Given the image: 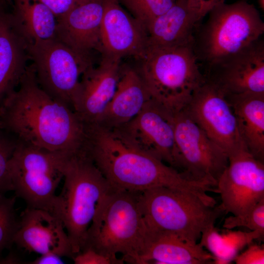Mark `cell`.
Here are the masks:
<instances>
[{"mask_svg":"<svg viewBox=\"0 0 264 264\" xmlns=\"http://www.w3.org/2000/svg\"><path fill=\"white\" fill-rule=\"evenodd\" d=\"M214 258L199 243L169 231L149 230L133 264H207Z\"/></svg>","mask_w":264,"mask_h":264,"instance_id":"19","label":"cell"},{"mask_svg":"<svg viewBox=\"0 0 264 264\" xmlns=\"http://www.w3.org/2000/svg\"><path fill=\"white\" fill-rule=\"evenodd\" d=\"M139 193L113 188L105 197L88 230L82 250L90 248L112 258L120 253L125 262L134 263L148 232L139 205Z\"/></svg>","mask_w":264,"mask_h":264,"instance_id":"5","label":"cell"},{"mask_svg":"<svg viewBox=\"0 0 264 264\" xmlns=\"http://www.w3.org/2000/svg\"><path fill=\"white\" fill-rule=\"evenodd\" d=\"M85 148L94 163L115 189L141 192L165 186L192 193L206 203L213 198L211 186L144 153L125 141L113 130L86 124Z\"/></svg>","mask_w":264,"mask_h":264,"instance_id":"2","label":"cell"},{"mask_svg":"<svg viewBox=\"0 0 264 264\" xmlns=\"http://www.w3.org/2000/svg\"><path fill=\"white\" fill-rule=\"evenodd\" d=\"M53 13L56 18L62 16L78 4L87 0H39Z\"/></svg>","mask_w":264,"mask_h":264,"instance_id":"32","label":"cell"},{"mask_svg":"<svg viewBox=\"0 0 264 264\" xmlns=\"http://www.w3.org/2000/svg\"><path fill=\"white\" fill-rule=\"evenodd\" d=\"M223 2L224 0H187L188 6L201 22L213 7Z\"/></svg>","mask_w":264,"mask_h":264,"instance_id":"33","label":"cell"},{"mask_svg":"<svg viewBox=\"0 0 264 264\" xmlns=\"http://www.w3.org/2000/svg\"><path fill=\"white\" fill-rule=\"evenodd\" d=\"M63 179L52 214L63 223L74 256L84 245L88 230L101 202L113 188L85 147L67 158Z\"/></svg>","mask_w":264,"mask_h":264,"instance_id":"4","label":"cell"},{"mask_svg":"<svg viewBox=\"0 0 264 264\" xmlns=\"http://www.w3.org/2000/svg\"><path fill=\"white\" fill-rule=\"evenodd\" d=\"M201 22L188 6L187 0H176L170 8L147 26V47L170 48L192 44Z\"/></svg>","mask_w":264,"mask_h":264,"instance_id":"22","label":"cell"},{"mask_svg":"<svg viewBox=\"0 0 264 264\" xmlns=\"http://www.w3.org/2000/svg\"><path fill=\"white\" fill-rule=\"evenodd\" d=\"M14 244L40 255L53 252L72 258L70 242L61 220L51 213L26 207L19 219Z\"/></svg>","mask_w":264,"mask_h":264,"instance_id":"16","label":"cell"},{"mask_svg":"<svg viewBox=\"0 0 264 264\" xmlns=\"http://www.w3.org/2000/svg\"><path fill=\"white\" fill-rule=\"evenodd\" d=\"M16 199V196L9 198L0 193V253L11 247L19 227L15 208Z\"/></svg>","mask_w":264,"mask_h":264,"instance_id":"26","label":"cell"},{"mask_svg":"<svg viewBox=\"0 0 264 264\" xmlns=\"http://www.w3.org/2000/svg\"><path fill=\"white\" fill-rule=\"evenodd\" d=\"M117 0L146 28L152 21L170 8L176 0Z\"/></svg>","mask_w":264,"mask_h":264,"instance_id":"25","label":"cell"},{"mask_svg":"<svg viewBox=\"0 0 264 264\" xmlns=\"http://www.w3.org/2000/svg\"><path fill=\"white\" fill-rule=\"evenodd\" d=\"M73 154L49 151L17 140L9 161L16 197L22 198L26 207L52 213L65 163Z\"/></svg>","mask_w":264,"mask_h":264,"instance_id":"8","label":"cell"},{"mask_svg":"<svg viewBox=\"0 0 264 264\" xmlns=\"http://www.w3.org/2000/svg\"><path fill=\"white\" fill-rule=\"evenodd\" d=\"M227 231L222 234L221 250L220 257L214 262L217 264H227L234 261L239 252L255 239H261L264 233L259 231Z\"/></svg>","mask_w":264,"mask_h":264,"instance_id":"27","label":"cell"},{"mask_svg":"<svg viewBox=\"0 0 264 264\" xmlns=\"http://www.w3.org/2000/svg\"><path fill=\"white\" fill-rule=\"evenodd\" d=\"M216 193L220 195L224 212L236 216L248 212L264 198V162L247 150L229 157Z\"/></svg>","mask_w":264,"mask_h":264,"instance_id":"13","label":"cell"},{"mask_svg":"<svg viewBox=\"0 0 264 264\" xmlns=\"http://www.w3.org/2000/svg\"><path fill=\"white\" fill-rule=\"evenodd\" d=\"M197 27L193 48L204 75L261 38L264 22L255 6L246 0L213 7Z\"/></svg>","mask_w":264,"mask_h":264,"instance_id":"3","label":"cell"},{"mask_svg":"<svg viewBox=\"0 0 264 264\" xmlns=\"http://www.w3.org/2000/svg\"><path fill=\"white\" fill-rule=\"evenodd\" d=\"M242 140L256 158L264 160V93L225 94Z\"/></svg>","mask_w":264,"mask_h":264,"instance_id":"23","label":"cell"},{"mask_svg":"<svg viewBox=\"0 0 264 264\" xmlns=\"http://www.w3.org/2000/svg\"><path fill=\"white\" fill-rule=\"evenodd\" d=\"M61 256L58 254L48 252L41 256L34 261L29 262L27 264H64V262L62 259Z\"/></svg>","mask_w":264,"mask_h":264,"instance_id":"34","label":"cell"},{"mask_svg":"<svg viewBox=\"0 0 264 264\" xmlns=\"http://www.w3.org/2000/svg\"><path fill=\"white\" fill-rule=\"evenodd\" d=\"M222 226L228 230L242 226L264 233V198L245 213L226 218Z\"/></svg>","mask_w":264,"mask_h":264,"instance_id":"28","label":"cell"},{"mask_svg":"<svg viewBox=\"0 0 264 264\" xmlns=\"http://www.w3.org/2000/svg\"><path fill=\"white\" fill-rule=\"evenodd\" d=\"M18 87L0 104V128L18 140L51 151L75 154L84 148L85 123L40 87L32 66Z\"/></svg>","mask_w":264,"mask_h":264,"instance_id":"1","label":"cell"},{"mask_svg":"<svg viewBox=\"0 0 264 264\" xmlns=\"http://www.w3.org/2000/svg\"><path fill=\"white\" fill-rule=\"evenodd\" d=\"M28 51L40 87L73 110L81 76L93 65L91 58L76 53L56 37L29 44Z\"/></svg>","mask_w":264,"mask_h":264,"instance_id":"9","label":"cell"},{"mask_svg":"<svg viewBox=\"0 0 264 264\" xmlns=\"http://www.w3.org/2000/svg\"><path fill=\"white\" fill-rule=\"evenodd\" d=\"M104 1L100 31L101 54L120 59L132 56L138 60L147 48L146 27L117 0Z\"/></svg>","mask_w":264,"mask_h":264,"instance_id":"14","label":"cell"},{"mask_svg":"<svg viewBox=\"0 0 264 264\" xmlns=\"http://www.w3.org/2000/svg\"><path fill=\"white\" fill-rule=\"evenodd\" d=\"M152 98L137 68L122 65L117 87L105 110L96 123L116 129L136 116Z\"/></svg>","mask_w":264,"mask_h":264,"instance_id":"20","label":"cell"},{"mask_svg":"<svg viewBox=\"0 0 264 264\" xmlns=\"http://www.w3.org/2000/svg\"><path fill=\"white\" fill-rule=\"evenodd\" d=\"M72 259L75 264H122L125 262L123 258L110 257L90 248L82 250Z\"/></svg>","mask_w":264,"mask_h":264,"instance_id":"30","label":"cell"},{"mask_svg":"<svg viewBox=\"0 0 264 264\" xmlns=\"http://www.w3.org/2000/svg\"><path fill=\"white\" fill-rule=\"evenodd\" d=\"M174 116L176 169L192 179L216 188L219 178L228 166L227 155L184 109Z\"/></svg>","mask_w":264,"mask_h":264,"instance_id":"10","label":"cell"},{"mask_svg":"<svg viewBox=\"0 0 264 264\" xmlns=\"http://www.w3.org/2000/svg\"><path fill=\"white\" fill-rule=\"evenodd\" d=\"M104 0H87L57 19L55 37L76 53L90 58L100 52Z\"/></svg>","mask_w":264,"mask_h":264,"instance_id":"18","label":"cell"},{"mask_svg":"<svg viewBox=\"0 0 264 264\" xmlns=\"http://www.w3.org/2000/svg\"><path fill=\"white\" fill-rule=\"evenodd\" d=\"M97 66L82 75L73 108L85 124L96 122L112 98L120 76L121 59L102 55Z\"/></svg>","mask_w":264,"mask_h":264,"instance_id":"15","label":"cell"},{"mask_svg":"<svg viewBox=\"0 0 264 264\" xmlns=\"http://www.w3.org/2000/svg\"><path fill=\"white\" fill-rule=\"evenodd\" d=\"M205 77L225 94L264 93L263 40H258Z\"/></svg>","mask_w":264,"mask_h":264,"instance_id":"17","label":"cell"},{"mask_svg":"<svg viewBox=\"0 0 264 264\" xmlns=\"http://www.w3.org/2000/svg\"><path fill=\"white\" fill-rule=\"evenodd\" d=\"M260 7L264 10V0H258Z\"/></svg>","mask_w":264,"mask_h":264,"instance_id":"36","label":"cell"},{"mask_svg":"<svg viewBox=\"0 0 264 264\" xmlns=\"http://www.w3.org/2000/svg\"><path fill=\"white\" fill-rule=\"evenodd\" d=\"M138 202L148 229L174 232L194 242L224 212L220 204L212 206L192 193L165 186L139 192Z\"/></svg>","mask_w":264,"mask_h":264,"instance_id":"7","label":"cell"},{"mask_svg":"<svg viewBox=\"0 0 264 264\" xmlns=\"http://www.w3.org/2000/svg\"><path fill=\"white\" fill-rule=\"evenodd\" d=\"M174 115L151 98L136 116L112 130L134 148L176 169Z\"/></svg>","mask_w":264,"mask_h":264,"instance_id":"12","label":"cell"},{"mask_svg":"<svg viewBox=\"0 0 264 264\" xmlns=\"http://www.w3.org/2000/svg\"><path fill=\"white\" fill-rule=\"evenodd\" d=\"M23 262L14 253H9L6 257L0 258V264H19Z\"/></svg>","mask_w":264,"mask_h":264,"instance_id":"35","label":"cell"},{"mask_svg":"<svg viewBox=\"0 0 264 264\" xmlns=\"http://www.w3.org/2000/svg\"><path fill=\"white\" fill-rule=\"evenodd\" d=\"M137 69L151 97L173 114L183 110L205 82L193 43L170 48L147 47Z\"/></svg>","mask_w":264,"mask_h":264,"instance_id":"6","label":"cell"},{"mask_svg":"<svg viewBox=\"0 0 264 264\" xmlns=\"http://www.w3.org/2000/svg\"><path fill=\"white\" fill-rule=\"evenodd\" d=\"M14 23L29 44L55 38L57 19L39 0H14Z\"/></svg>","mask_w":264,"mask_h":264,"instance_id":"24","label":"cell"},{"mask_svg":"<svg viewBox=\"0 0 264 264\" xmlns=\"http://www.w3.org/2000/svg\"><path fill=\"white\" fill-rule=\"evenodd\" d=\"M29 45L11 14L0 8V104L19 86L27 69Z\"/></svg>","mask_w":264,"mask_h":264,"instance_id":"21","label":"cell"},{"mask_svg":"<svg viewBox=\"0 0 264 264\" xmlns=\"http://www.w3.org/2000/svg\"><path fill=\"white\" fill-rule=\"evenodd\" d=\"M184 109L228 158L247 150L231 106L222 91L213 82L206 79Z\"/></svg>","mask_w":264,"mask_h":264,"instance_id":"11","label":"cell"},{"mask_svg":"<svg viewBox=\"0 0 264 264\" xmlns=\"http://www.w3.org/2000/svg\"><path fill=\"white\" fill-rule=\"evenodd\" d=\"M17 139H9L0 134V193L13 191L9 171V161L15 149Z\"/></svg>","mask_w":264,"mask_h":264,"instance_id":"29","label":"cell"},{"mask_svg":"<svg viewBox=\"0 0 264 264\" xmlns=\"http://www.w3.org/2000/svg\"><path fill=\"white\" fill-rule=\"evenodd\" d=\"M234 261L237 264H264V245L249 244L247 248L238 254Z\"/></svg>","mask_w":264,"mask_h":264,"instance_id":"31","label":"cell"}]
</instances>
